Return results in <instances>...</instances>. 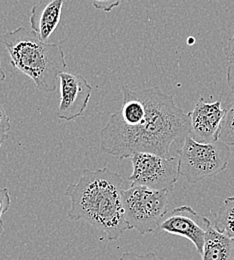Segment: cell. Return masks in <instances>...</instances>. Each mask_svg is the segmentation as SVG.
Segmentation results:
<instances>
[{
	"instance_id": "2",
	"label": "cell",
	"mask_w": 234,
	"mask_h": 260,
	"mask_svg": "<svg viewBox=\"0 0 234 260\" xmlns=\"http://www.w3.org/2000/svg\"><path fill=\"white\" fill-rule=\"evenodd\" d=\"M123 186L122 177L108 167L84 169L80 179L70 184L65 192L71 200L68 218L85 221L104 232L108 240H118L130 230L123 208Z\"/></svg>"
},
{
	"instance_id": "8",
	"label": "cell",
	"mask_w": 234,
	"mask_h": 260,
	"mask_svg": "<svg viewBox=\"0 0 234 260\" xmlns=\"http://www.w3.org/2000/svg\"><path fill=\"white\" fill-rule=\"evenodd\" d=\"M60 102L57 117L72 121L82 116L92 93V86L81 75L69 72L59 74Z\"/></svg>"
},
{
	"instance_id": "20",
	"label": "cell",
	"mask_w": 234,
	"mask_h": 260,
	"mask_svg": "<svg viewBox=\"0 0 234 260\" xmlns=\"http://www.w3.org/2000/svg\"><path fill=\"white\" fill-rule=\"evenodd\" d=\"M5 78H6V74H5L4 70H3V67H2V64H1V58H0V83L3 82L5 80Z\"/></svg>"
},
{
	"instance_id": "11",
	"label": "cell",
	"mask_w": 234,
	"mask_h": 260,
	"mask_svg": "<svg viewBox=\"0 0 234 260\" xmlns=\"http://www.w3.org/2000/svg\"><path fill=\"white\" fill-rule=\"evenodd\" d=\"M202 260H234V239L217 231L214 228L208 229Z\"/></svg>"
},
{
	"instance_id": "16",
	"label": "cell",
	"mask_w": 234,
	"mask_h": 260,
	"mask_svg": "<svg viewBox=\"0 0 234 260\" xmlns=\"http://www.w3.org/2000/svg\"><path fill=\"white\" fill-rule=\"evenodd\" d=\"M122 0H92L93 6L104 12H110L113 8L117 7Z\"/></svg>"
},
{
	"instance_id": "19",
	"label": "cell",
	"mask_w": 234,
	"mask_h": 260,
	"mask_svg": "<svg viewBox=\"0 0 234 260\" xmlns=\"http://www.w3.org/2000/svg\"><path fill=\"white\" fill-rule=\"evenodd\" d=\"M227 83L234 96V64H230L227 68Z\"/></svg>"
},
{
	"instance_id": "7",
	"label": "cell",
	"mask_w": 234,
	"mask_h": 260,
	"mask_svg": "<svg viewBox=\"0 0 234 260\" xmlns=\"http://www.w3.org/2000/svg\"><path fill=\"white\" fill-rule=\"evenodd\" d=\"M210 228V220L199 215L189 206L173 209L159 225V229L166 233L190 240L200 255L203 252L206 233Z\"/></svg>"
},
{
	"instance_id": "3",
	"label": "cell",
	"mask_w": 234,
	"mask_h": 260,
	"mask_svg": "<svg viewBox=\"0 0 234 260\" xmlns=\"http://www.w3.org/2000/svg\"><path fill=\"white\" fill-rule=\"evenodd\" d=\"M0 42L10 55L11 65L30 77L38 89L55 90L59 74L66 68L64 51L58 44L40 40L25 26L1 34Z\"/></svg>"
},
{
	"instance_id": "17",
	"label": "cell",
	"mask_w": 234,
	"mask_h": 260,
	"mask_svg": "<svg viewBox=\"0 0 234 260\" xmlns=\"http://www.w3.org/2000/svg\"><path fill=\"white\" fill-rule=\"evenodd\" d=\"M120 260H159L157 255L153 252H147L145 254H136L134 252H125L121 255Z\"/></svg>"
},
{
	"instance_id": "12",
	"label": "cell",
	"mask_w": 234,
	"mask_h": 260,
	"mask_svg": "<svg viewBox=\"0 0 234 260\" xmlns=\"http://www.w3.org/2000/svg\"><path fill=\"white\" fill-rule=\"evenodd\" d=\"M214 228L234 239V196L227 197L218 209L215 216Z\"/></svg>"
},
{
	"instance_id": "10",
	"label": "cell",
	"mask_w": 234,
	"mask_h": 260,
	"mask_svg": "<svg viewBox=\"0 0 234 260\" xmlns=\"http://www.w3.org/2000/svg\"><path fill=\"white\" fill-rule=\"evenodd\" d=\"M64 0H37L30 15V26L40 40L46 42L57 28Z\"/></svg>"
},
{
	"instance_id": "4",
	"label": "cell",
	"mask_w": 234,
	"mask_h": 260,
	"mask_svg": "<svg viewBox=\"0 0 234 260\" xmlns=\"http://www.w3.org/2000/svg\"><path fill=\"white\" fill-rule=\"evenodd\" d=\"M177 153L179 175L190 183H197L227 168L230 148L219 140L202 143L188 135Z\"/></svg>"
},
{
	"instance_id": "6",
	"label": "cell",
	"mask_w": 234,
	"mask_h": 260,
	"mask_svg": "<svg viewBox=\"0 0 234 260\" xmlns=\"http://www.w3.org/2000/svg\"><path fill=\"white\" fill-rule=\"evenodd\" d=\"M132 174L127 178L130 186L139 185L153 190L173 191L178 180V159L152 153L137 152L130 157Z\"/></svg>"
},
{
	"instance_id": "5",
	"label": "cell",
	"mask_w": 234,
	"mask_h": 260,
	"mask_svg": "<svg viewBox=\"0 0 234 260\" xmlns=\"http://www.w3.org/2000/svg\"><path fill=\"white\" fill-rule=\"evenodd\" d=\"M166 190H153L134 185L122 191L126 222L130 230L144 235L159 228L168 211Z\"/></svg>"
},
{
	"instance_id": "14",
	"label": "cell",
	"mask_w": 234,
	"mask_h": 260,
	"mask_svg": "<svg viewBox=\"0 0 234 260\" xmlns=\"http://www.w3.org/2000/svg\"><path fill=\"white\" fill-rule=\"evenodd\" d=\"M10 205H11V198H10L8 188L0 187V236L4 231L3 216L9 210Z\"/></svg>"
},
{
	"instance_id": "1",
	"label": "cell",
	"mask_w": 234,
	"mask_h": 260,
	"mask_svg": "<svg viewBox=\"0 0 234 260\" xmlns=\"http://www.w3.org/2000/svg\"><path fill=\"white\" fill-rule=\"evenodd\" d=\"M121 92V108L110 115L101 129V150L119 159L130 158L137 152L172 157L171 144L190 134L189 113L158 86L134 91L124 84Z\"/></svg>"
},
{
	"instance_id": "18",
	"label": "cell",
	"mask_w": 234,
	"mask_h": 260,
	"mask_svg": "<svg viewBox=\"0 0 234 260\" xmlns=\"http://www.w3.org/2000/svg\"><path fill=\"white\" fill-rule=\"evenodd\" d=\"M224 55H225L226 60L230 64H234V34L231 38L228 39V41L224 47Z\"/></svg>"
},
{
	"instance_id": "13",
	"label": "cell",
	"mask_w": 234,
	"mask_h": 260,
	"mask_svg": "<svg viewBox=\"0 0 234 260\" xmlns=\"http://www.w3.org/2000/svg\"><path fill=\"white\" fill-rule=\"evenodd\" d=\"M218 140L228 146L234 145V100L226 108L219 130Z\"/></svg>"
},
{
	"instance_id": "15",
	"label": "cell",
	"mask_w": 234,
	"mask_h": 260,
	"mask_svg": "<svg viewBox=\"0 0 234 260\" xmlns=\"http://www.w3.org/2000/svg\"><path fill=\"white\" fill-rule=\"evenodd\" d=\"M11 129L10 118L7 115L4 107L0 104V147L8 137V132Z\"/></svg>"
},
{
	"instance_id": "9",
	"label": "cell",
	"mask_w": 234,
	"mask_h": 260,
	"mask_svg": "<svg viewBox=\"0 0 234 260\" xmlns=\"http://www.w3.org/2000/svg\"><path fill=\"white\" fill-rule=\"evenodd\" d=\"M225 111L226 108L222 107L220 100L206 102L204 98H199L193 110L189 112L191 124L189 136L202 143L218 141Z\"/></svg>"
}]
</instances>
